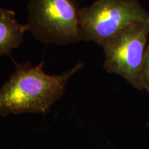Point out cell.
<instances>
[{"instance_id":"6da1fadb","label":"cell","mask_w":149,"mask_h":149,"mask_svg":"<svg viewBox=\"0 0 149 149\" xmlns=\"http://www.w3.org/2000/svg\"><path fill=\"white\" fill-rule=\"evenodd\" d=\"M15 70L0 88V117L19 113L45 114L64 94L70 78L84 67L78 62L70 70L51 75L44 62L33 66L14 61Z\"/></svg>"},{"instance_id":"7a4b0ae2","label":"cell","mask_w":149,"mask_h":149,"mask_svg":"<svg viewBox=\"0 0 149 149\" xmlns=\"http://www.w3.org/2000/svg\"><path fill=\"white\" fill-rule=\"evenodd\" d=\"M29 31L45 44L68 45L83 40L77 0H29Z\"/></svg>"},{"instance_id":"3957f363","label":"cell","mask_w":149,"mask_h":149,"mask_svg":"<svg viewBox=\"0 0 149 149\" xmlns=\"http://www.w3.org/2000/svg\"><path fill=\"white\" fill-rule=\"evenodd\" d=\"M139 22L149 23V12L137 0H97L80 8L83 40L101 46L123 28Z\"/></svg>"},{"instance_id":"277c9868","label":"cell","mask_w":149,"mask_h":149,"mask_svg":"<svg viewBox=\"0 0 149 149\" xmlns=\"http://www.w3.org/2000/svg\"><path fill=\"white\" fill-rule=\"evenodd\" d=\"M148 40L149 23L135 22L123 28L102 46L104 69L143 90L141 69Z\"/></svg>"},{"instance_id":"5b68a950","label":"cell","mask_w":149,"mask_h":149,"mask_svg":"<svg viewBox=\"0 0 149 149\" xmlns=\"http://www.w3.org/2000/svg\"><path fill=\"white\" fill-rule=\"evenodd\" d=\"M29 30V24H20L13 10L0 8V56H10L23 43Z\"/></svg>"},{"instance_id":"8992f818","label":"cell","mask_w":149,"mask_h":149,"mask_svg":"<svg viewBox=\"0 0 149 149\" xmlns=\"http://www.w3.org/2000/svg\"><path fill=\"white\" fill-rule=\"evenodd\" d=\"M141 77L143 89H146L149 92V40L143 61Z\"/></svg>"},{"instance_id":"52a82bcc","label":"cell","mask_w":149,"mask_h":149,"mask_svg":"<svg viewBox=\"0 0 149 149\" xmlns=\"http://www.w3.org/2000/svg\"><path fill=\"white\" fill-rule=\"evenodd\" d=\"M148 93H149V92H148Z\"/></svg>"}]
</instances>
